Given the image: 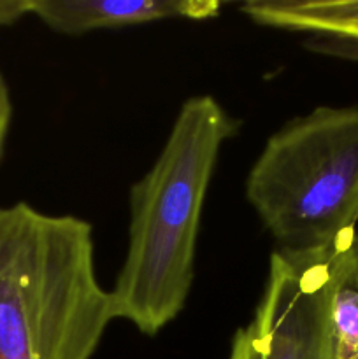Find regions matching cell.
<instances>
[{
	"label": "cell",
	"mask_w": 358,
	"mask_h": 359,
	"mask_svg": "<svg viewBox=\"0 0 358 359\" xmlns=\"http://www.w3.org/2000/svg\"><path fill=\"white\" fill-rule=\"evenodd\" d=\"M357 238H358V226H357Z\"/></svg>",
	"instance_id": "cell-12"
},
{
	"label": "cell",
	"mask_w": 358,
	"mask_h": 359,
	"mask_svg": "<svg viewBox=\"0 0 358 359\" xmlns=\"http://www.w3.org/2000/svg\"><path fill=\"white\" fill-rule=\"evenodd\" d=\"M330 323L336 359H358V238L336 245L330 258Z\"/></svg>",
	"instance_id": "cell-7"
},
{
	"label": "cell",
	"mask_w": 358,
	"mask_h": 359,
	"mask_svg": "<svg viewBox=\"0 0 358 359\" xmlns=\"http://www.w3.org/2000/svg\"><path fill=\"white\" fill-rule=\"evenodd\" d=\"M237 132V119L211 95L183 102L160 154L130 189L128 248L109 290L114 319L154 337L181 314L211 179Z\"/></svg>",
	"instance_id": "cell-1"
},
{
	"label": "cell",
	"mask_w": 358,
	"mask_h": 359,
	"mask_svg": "<svg viewBox=\"0 0 358 359\" xmlns=\"http://www.w3.org/2000/svg\"><path fill=\"white\" fill-rule=\"evenodd\" d=\"M246 198L277 251L332 249L358 226V105L284 123L249 168Z\"/></svg>",
	"instance_id": "cell-3"
},
{
	"label": "cell",
	"mask_w": 358,
	"mask_h": 359,
	"mask_svg": "<svg viewBox=\"0 0 358 359\" xmlns=\"http://www.w3.org/2000/svg\"><path fill=\"white\" fill-rule=\"evenodd\" d=\"M228 359H262V356H260L258 337H256V330L253 323H249L244 328L237 330L234 340H232Z\"/></svg>",
	"instance_id": "cell-9"
},
{
	"label": "cell",
	"mask_w": 358,
	"mask_h": 359,
	"mask_svg": "<svg viewBox=\"0 0 358 359\" xmlns=\"http://www.w3.org/2000/svg\"><path fill=\"white\" fill-rule=\"evenodd\" d=\"M111 321L91 224L0 205V359H91Z\"/></svg>",
	"instance_id": "cell-2"
},
{
	"label": "cell",
	"mask_w": 358,
	"mask_h": 359,
	"mask_svg": "<svg viewBox=\"0 0 358 359\" xmlns=\"http://www.w3.org/2000/svg\"><path fill=\"white\" fill-rule=\"evenodd\" d=\"M221 9L216 0H30V16L65 35L164 20H211Z\"/></svg>",
	"instance_id": "cell-5"
},
{
	"label": "cell",
	"mask_w": 358,
	"mask_h": 359,
	"mask_svg": "<svg viewBox=\"0 0 358 359\" xmlns=\"http://www.w3.org/2000/svg\"><path fill=\"white\" fill-rule=\"evenodd\" d=\"M333 249L272 252L265 291L251 321L262 359H336L330 323Z\"/></svg>",
	"instance_id": "cell-4"
},
{
	"label": "cell",
	"mask_w": 358,
	"mask_h": 359,
	"mask_svg": "<svg viewBox=\"0 0 358 359\" xmlns=\"http://www.w3.org/2000/svg\"><path fill=\"white\" fill-rule=\"evenodd\" d=\"M304 48L316 55L332 56V58L358 62V37L347 35H307L304 39Z\"/></svg>",
	"instance_id": "cell-8"
},
{
	"label": "cell",
	"mask_w": 358,
	"mask_h": 359,
	"mask_svg": "<svg viewBox=\"0 0 358 359\" xmlns=\"http://www.w3.org/2000/svg\"><path fill=\"white\" fill-rule=\"evenodd\" d=\"M30 14V0H0V28Z\"/></svg>",
	"instance_id": "cell-11"
},
{
	"label": "cell",
	"mask_w": 358,
	"mask_h": 359,
	"mask_svg": "<svg viewBox=\"0 0 358 359\" xmlns=\"http://www.w3.org/2000/svg\"><path fill=\"white\" fill-rule=\"evenodd\" d=\"M11 119H13V100H11L9 86L0 74V158H2L4 147H6Z\"/></svg>",
	"instance_id": "cell-10"
},
{
	"label": "cell",
	"mask_w": 358,
	"mask_h": 359,
	"mask_svg": "<svg viewBox=\"0 0 358 359\" xmlns=\"http://www.w3.org/2000/svg\"><path fill=\"white\" fill-rule=\"evenodd\" d=\"M241 11L263 27L358 37V0H251Z\"/></svg>",
	"instance_id": "cell-6"
}]
</instances>
